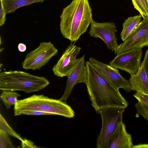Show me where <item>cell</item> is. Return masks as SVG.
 <instances>
[{"mask_svg": "<svg viewBox=\"0 0 148 148\" xmlns=\"http://www.w3.org/2000/svg\"><path fill=\"white\" fill-rule=\"evenodd\" d=\"M87 79L85 84L91 105L98 113L112 107L126 108L128 103L119 91L89 61L86 62Z\"/></svg>", "mask_w": 148, "mask_h": 148, "instance_id": "cell-1", "label": "cell"}, {"mask_svg": "<svg viewBox=\"0 0 148 148\" xmlns=\"http://www.w3.org/2000/svg\"><path fill=\"white\" fill-rule=\"evenodd\" d=\"M60 29L65 38L76 42L86 31L93 20L88 0H73L63 8L60 16Z\"/></svg>", "mask_w": 148, "mask_h": 148, "instance_id": "cell-2", "label": "cell"}, {"mask_svg": "<svg viewBox=\"0 0 148 148\" xmlns=\"http://www.w3.org/2000/svg\"><path fill=\"white\" fill-rule=\"evenodd\" d=\"M35 110L49 113L68 118L75 116V112L71 107L60 99L50 98L42 95H33L28 97L18 100L14 105L15 116L25 111Z\"/></svg>", "mask_w": 148, "mask_h": 148, "instance_id": "cell-3", "label": "cell"}, {"mask_svg": "<svg viewBox=\"0 0 148 148\" xmlns=\"http://www.w3.org/2000/svg\"><path fill=\"white\" fill-rule=\"evenodd\" d=\"M48 80L20 71H4L0 73L1 91H21L30 93L41 90L49 84Z\"/></svg>", "mask_w": 148, "mask_h": 148, "instance_id": "cell-4", "label": "cell"}, {"mask_svg": "<svg viewBox=\"0 0 148 148\" xmlns=\"http://www.w3.org/2000/svg\"><path fill=\"white\" fill-rule=\"evenodd\" d=\"M125 108H109L100 110L101 128L97 140V148H109L110 138L118 123L122 121Z\"/></svg>", "mask_w": 148, "mask_h": 148, "instance_id": "cell-5", "label": "cell"}, {"mask_svg": "<svg viewBox=\"0 0 148 148\" xmlns=\"http://www.w3.org/2000/svg\"><path fill=\"white\" fill-rule=\"evenodd\" d=\"M58 50L51 42H42L36 49L28 53L22 63L25 70H40L56 56Z\"/></svg>", "mask_w": 148, "mask_h": 148, "instance_id": "cell-6", "label": "cell"}, {"mask_svg": "<svg viewBox=\"0 0 148 148\" xmlns=\"http://www.w3.org/2000/svg\"><path fill=\"white\" fill-rule=\"evenodd\" d=\"M142 48H133L116 55L109 65L126 72L131 76L136 73L140 65Z\"/></svg>", "mask_w": 148, "mask_h": 148, "instance_id": "cell-7", "label": "cell"}, {"mask_svg": "<svg viewBox=\"0 0 148 148\" xmlns=\"http://www.w3.org/2000/svg\"><path fill=\"white\" fill-rule=\"evenodd\" d=\"M148 46V16L143 19L137 28L114 51L116 55L133 48Z\"/></svg>", "mask_w": 148, "mask_h": 148, "instance_id": "cell-8", "label": "cell"}, {"mask_svg": "<svg viewBox=\"0 0 148 148\" xmlns=\"http://www.w3.org/2000/svg\"><path fill=\"white\" fill-rule=\"evenodd\" d=\"M90 25L89 32L90 36L101 39L108 49L114 51L118 45L116 34L117 30L115 23L111 22L99 23L93 20Z\"/></svg>", "mask_w": 148, "mask_h": 148, "instance_id": "cell-9", "label": "cell"}, {"mask_svg": "<svg viewBox=\"0 0 148 148\" xmlns=\"http://www.w3.org/2000/svg\"><path fill=\"white\" fill-rule=\"evenodd\" d=\"M67 76V78L65 90L62 96L59 99L65 102L76 84L79 83L86 84L87 82V71L84 55L77 59Z\"/></svg>", "mask_w": 148, "mask_h": 148, "instance_id": "cell-10", "label": "cell"}, {"mask_svg": "<svg viewBox=\"0 0 148 148\" xmlns=\"http://www.w3.org/2000/svg\"><path fill=\"white\" fill-rule=\"evenodd\" d=\"M89 61L116 88H123L127 92L132 90L129 80L123 77L118 69L92 57H90Z\"/></svg>", "mask_w": 148, "mask_h": 148, "instance_id": "cell-11", "label": "cell"}, {"mask_svg": "<svg viewBox=\"0 0 148 148\" xmlns=\"http://www.w3.org/2000/svg\"><path fill=\"white\" fill-rule=\"evenodd\" d=\"M73 42L67 47L56 63L52 68L54 75L58 77L67 76L76 60L81 48Z\"/></svg>", "mask_w": 148, "mask_h": 148, "instance_id": "cell-12", "label": "cell"}, {"mask_svg": "<svg viewBox=\"0 0 148 148\" xmlns=\"http://www.w3.org/2000/svg\"><path fill=\"white\" fill-rule=\"evenodd\" d=\"M131 135L127 132L123 121L119 122L112 135L109 148H132Z\"/></svg>", "mask_w": 148, "mask_h": 148, "instance_id": "cell-13", "label": "cell"}, {"mask_svg": "<svg viewBox=\"0 0 148 148\" xmlns=\"http://www.w3.org/2000/svg\"><path fill=\"white\" fill-rule=\"evenodd\" d=\"M132 90L148 95V79L142 65L140 64L136 73L129 79Z\"/></svg>", "mask_w": 148, "mask_h": 148, "instance_id": "cell-14", "label": "cell"}, {"mask_svg": "<svg viewBox=\"0 0 148 148\" xmlns=\"http://www.w3.org/2000/svg\"><path fill=\"white\" fill-rule=\"evenodd\" d=\"M140 15L131 16L125 20L123 23V29L120 34L121 38L125 41L135 30L141 21Z\"/></svg>", "mask_w": 148, "mask_h": 148, "instance_id": "cell-15", "label": "cell"}, {"mask_svg": "<svg viewBox=\"0 0 148 148\" xmlns=\"http://www.w3.org/2000/svg\"><path fill=\"white\" fill-rule=\"evenodd\" d=\"M46 0H2L6 14L14 13L18 8L23 6L35 3H42Z\"/></svg>", "mask_w": 148, "mask_h": 148, "instance_id": "cell-16", "label": "cell"}, {"mask_svg": "<svg viewBox=\"0 0 148 148\" xmlns=\"http://www.w3.org/2000/svg\"><path fill=\"white\" fill-rule=\"evenodd\" d=\"M21 96L15 91L3 90L1 94L0 98L6 109L8 110L12 106L15 104L18 98Z\"/></svg>", "mask_w": 148, "mask_h": 148, "instance_id": "cell-17", "label": "cell"}, {"mask_svg": "<svg viewBox=\"0 0 148 148\" xmlns=\"http://www.w3.org/2000/svg\"><path fill=\"white\" fill-rule=\"evenodd\" d=\"M135 9L143 18L148 16V0H132Z\"/></svg>", "mask_w": 148, "mask_h": 148, "instance_id": "cell-18", "label": "cell"}, {"mask_svg": "<svg viewBox=\"0 0 148 148\" xmlns=\"http://www.w3.org/2000/svg\"><path fill=\"white\" fill-rule=\"evenodd\" d=\"M0 129L3 130L8 135L14 137L21 141L23 140L24 139L9 125L1 114H0Z\"/></svg>", "mask_w": 148, "mask_h": 148, "instance_id": "cell-19", "label": "cell"}, {"mask_svg": "<svg viewBox=\"0 0 148 148\" xmlns=\"http://www.w3.org/2000/svg\"><path fill=\"white\" fill-rule=\"evenodd\" d=\"M8 136L3 130L0 129V148L16 147L12 145Z\"/></svg>", "mask_w": 148, "mask_h": 148, "instance_id": "cell-20", "label": "cell"}, {"mask_svg": "<svg viewBox=\"0 0 148 148\" xmlns=\"http://www.w3.org/2000/svg\"><path fill=\"white\" fill-rule=\"evenodd\" d=\"M134 106L137 114L141 115L144 119L148 121V107L139 101Z\"/></svg>", "mask_w": 148, "mask_h": 148, "instance_id": "cell-21", "label": "cell"}, {"mask_svg": "<svg viewBox=\"0 0 148 148\" xmlns=\"http://www.w3.org/2000/svg\"><path fill=\"white\" fill-rule=\"evenodd\" d=\"M138 101L148 107V95L144 93L136 92L133 95Z\"/></svg>", "mask_w": 148, "mask_h": 148, "instance_id": "cell-22", "label": "cell"}, {"mask_svg": "<svg viewBox=\"0 0 148 148\" xmlns=\"http://www.w3.org/2000/svg\"><path fill=\"white\" fill-rule=\"evenodd\" d=\"M21 115H32L36 116L42 115H53L52 114L49 113L35 110L23 111L20 113L19 116Z\"/></svg>", "mask_w": 148, "mask_h": 148, "instance_id": "cell-23", "label": "cell"}, {"mask_svg": "<svg viewBox=\"0 0 148 148\" xmlns=\"http://www.w3.org/2000/svg\"><path fill=\"white\" fill-rule=\"evenodd\" d=\"M6 14L2 0H0V26H1L5 24V15Z\"/></svg>", "mask_w": 148, "mask_h": 148, "instance_id": "cell-24", "label": "cell"}, {"mask_svg": "<svg viewBox=\"0 0 148 148\" xmlns=\"http://www.w3.org/2000/svg\"><path fill=\"white\" fill-rule=\"evenodd\" d=\"M21 144L22 148H41V147L35 145L32 141L26 138L21 141Z\"/></svg>", "mask_w": 148, "mask_h": 148, "instance_id": "cell-25", "label": "cell"}, {"mask_svg": "<svg viewBox=\"0 0 148 148\" xmlns=\"http://www.w3.org/2000/svg\"><path fill=\"white\" fill-rule=\"evenodd\" d=\"M141 64L144 68L148 79V49L145 52L143 60Z\"/></svg>", "mask_w": 148, "mask_h": 148, "instance_id": "cell-26", "label": "cell"}, {"mask_svg": "<svg viewBox=\"0 0 148 148\" xmlns=\"http://www.w3.org/2000/svg\"><path fill=\"white\" fill-rule=\"evenodd\" d=\"M18 48L20 52H24L26 49V46L25 44L23 43H20L18 45Z\"/></svg>", "mask_w": 148, "mask_h": 148, "instance_id": "cell-27", "label": "cell"}, {"mask_svg": "<svg viewBox=\"0 0 148 148\" xmlns=\"http://www.w3.org/2000/svg\"><path fill=\"white\" fill-rule=\"evenodd\" d=\"M133 148H148V144H140L138 145H134Z\"/></svg>", "mask_w": 148, "mask_h": 148, "instance_id": "cell-28", "label": "cell"}]
</instances>
